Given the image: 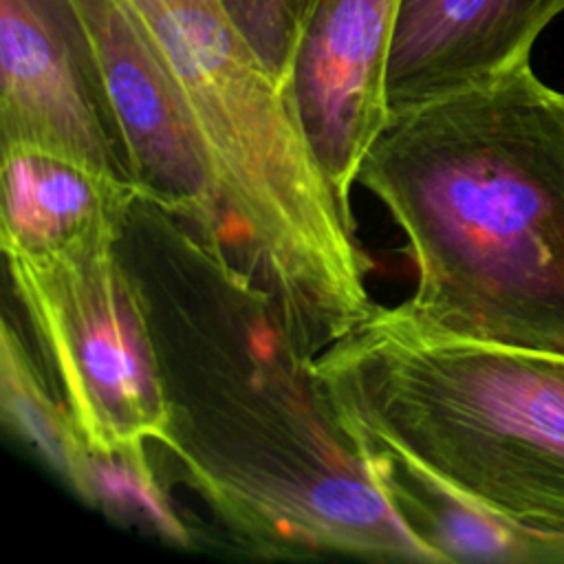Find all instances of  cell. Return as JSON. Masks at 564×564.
<instances>
[{
  "label": "cell",
  "instance_id": "obj_4",
  "mask_svg": "<svg viewBox=\"0 0 564 564\" xmlns=\"http://www.w3.org/2000/svg\"><path fill=\"white\" fill-rule=\"evenodd\" d=\"M4 260L44 372L84 443L95 452L161 443L159 364L119 242Z\"/></svg>",
  "mask_w": 564,
  "mask_h": 564
},
{
  "label": "cell",
  "instance_id": "obj_7",
  "mask_svg": "<svg viewBox=\"0 0 564 564\" xmlns=\"http://www.w3.org/2000/svg\"><path fill=\"white\" fill-rule=\"evenodd\" d=\"M0 148H35L126 176L73 0H0Z\"/></svg>",
  "mask_w": 564,
  "mask_h": 564
},
{
  "label": "cell",
  "instance_id": "obj_14",
  "mask_svg": "<svg viewBox=\"0 0 564 564\" xmlns=\"http://www.w3.org/2000/svg\"><path fill=\"white\" fill-rule=\"evenodd\" d=\"M262 59L267 70L286 88L302 24L315 0H220ZM289 90V88H286Z\"/></svg>",
  "mask_w": 564,
  "mask_h": 564
},
{
  "label": "cell",
  "instance_id": "obj_3",
  "mask_svg": "<svg viewBox=\"0 0 564 564\" xmlns=\"http://www.w3.org/2000/svg\"><path fill=\"white\" fill-rule=\"evenodd\" d=\"M313 370L346 432L496 513L564 533V355L430 337L379 304Z\"/></svg>",
  "mask_w": 564,
  "mask_h": 564
},
{
  "label": "cell",
  "instance_id": "obj_11",
  "mask_svg": "<svg viewBox=\"0 0 564 564\" xmlns=\"http://www.w3.org/2000/svg\"><path fill=\"white\" fill-rule=\"evenodd\" d=\"M348 434L390 511L438 564H564V533L496 513L458 494L390 445Z\"/></svg>",
  "mask_w": 564,
  "mask_h": 564
},
{
  "label": "cell",
  "instance_id": "obj_2",
  "mask_svg": "<svg viewBox=\"0 0 564 564\" xmlns=\"http://www.w3.org/2000/svg\"><path fill=\"white\" fill-rule=\"evenodd\" d=\"M357 185L408 240V326L564 355V95L529 62L392 110Z\"/></svg>",
  "mask_w": 564,
  "mask_h": 564
},
{
  "label": "cell",
  "instance_id": "obj_9",
  "mask_svg": "<svg viewBox=\"0 0 564 564\" xmlns=\"http://www.w3.org/2000/svg\"><path fill=\"white\" fill-rule=\"evenodd\" d=\"M564 0H399L388 53L392 110L489 82L524 62Z\"/></svg>",
  "mask_w": 564,
  "mask_h": 564
},
{
  "label": "cell",
  "instance_id": "obj_8",
  "mask_svg": "<svg viewBox=\"0 0 564 564\" xmlns=\"http://www.w3.org/2000/svg\"><path fill=\"white\" fill-rule=\"evenodd\" d=\"M397 9L399 0H315L286 82L306 139L350 212L361 163L390 117Z\"/></svg>",
  "mask_w": 564,
  "mask_h": 564
},
{
  "label": "cell",
  "instance_id": "obj_5",
  "mask_svg": "<svg viewBox=\"0 0 564 564\" xmlns=\"http://www.w3.org/2000/svg\"><path fill=\"white\" fill-rule=\"evenodd\" d=\"M167 55L189 104L220 203L264 214L319 178L289 90L273 79L220 0H126Z\"/></svg>",
  "mask_w": 564,
  "mask_h": 564
},
{
  "label": "cell",
  "instance_id": "obj_12",
  "mask_svg": "<svg viewBox=\"0 0 564 564\" xmlns=\"http://www.w3.org/2000/svg\"><path fill=\"white\" fill-rule=\"evenodd\" d=\"M0 414L7 432L86 505L90 449L9 317L0 326Z\"/></svg>",
  "mask_w": 564,
  "mask_h": 564
},
{
  "label": "cell",
  "instance_id": "obj_6",
  "mask_svg": "<svg viewBox=\"0 0 564 564\" xmlns=\"http://www.w3.org/2000/svg\"><path fill=\"white\" fill-rule=\"evenodd\" d=\"M97 66L104 110L139 198L227 245L214 176L176 73L126 0H73Z\"/></svg>",
  "mask_w": 564,
  "mask_h": 564
},
{
  "label": "cell",
  "instance_id": "obj_10",
  "mask_svg": "<svg viewBox=\"0 0 564 564\" xmlns=\"http://www.w3.org/2000/svg\"><path fill=\"white\" fill-rule=\"evenodd\" d=\"M2 150V253L46 256L121 242L139 198L126 176L35 148Z\"/></svg>",
  "mask_w": 564,
  "mask_h": 564
},
{
  "label": "cell",
  "instance_id": "obj_13",
  "mask_svg": "<svg viewBox=\"0 0 564 564\" xmlns=\"http://www.w3.org/2000/svg\"><path fill=\"white\" fill-rule=\"evenodd\" d=\"M86 505L170 546L192 549L196 544L192 529L161 487L145 445L112 452L90 449Z\"/></svg>",
  "mask_w": 564,
  "mask_h": 564
},
{
  "label": "cell",
  "instance_id": "obj_1",
  "mask_svg": "<svg viewBox=\"0 0 564 564\" xmlns=\"http://www.w3.org/2000/svg\"><path fill=\"white\" fill-rule=\"evenodd\" d=\"M121 258L159 364V443L245 553L438 564L397 520L273 295L178 216L137 198Z\"/></svg>",
  "mask_w": 564,
  "mask_h": 564
}]
</instances>
